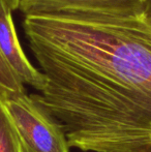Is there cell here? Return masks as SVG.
I'll list each match as a JSON object with an SVG mask.
<instances>
[{
	"label": "cell",
	"instance_id": "cell-3",
	"mask_svg": "<svg viewBox=\"0 0 151 152\" xmlns=\"http://www.w3.org/2000/svg\"><path fill=\"white\" fill-rule=\"evenodd\" d=\"M143 0H19L25 17L64 14L131 15L142 12Z\"/></svg>",
	"mask_w": 151,
	"mask_h": 152
},
{
	"label": "cell",
	"instance_id": "cell-8",
	"mask_svg": "<svg viewBox=\"0 0 151 152\" xmlns=\"http://www.w3.org/2000/svg\"><path fill=\"white\" fill-rule=\"evenodd\" d=\"M4 3L10 8V10H18L19 6V0H3Z\"/></svg>",
	"mask_w": 151,
	"mask_h": 152
},
{
	"label": "cell",
	"instance_id": "cell-6",
	"mask_svg": "<svg viewBox=\"0 0 151 152\" xmlns=\"http://www.w3.org/2000/svg\"><path fill=\"white\" fill-rule=\"evenodd\" d=\"M22 93H26L24 84L0 53V97Z\"/></svg>",
	"mask_w": 151,
	"mask_h": 152
},
{
	"label": "cell",
	"instance_id": "cell-5",
	"mask_svg": "<svg viewBox=\"0 0 151 152\" xmlns=\"http://www.w3.org/2000/svg\"><path fill=\"white\" fill-rule=\"evenodd\" d=\"M0 152H29L0 100Z\"/></svg>",
	"mask_w": 151,
	"mask_h": 152
},
{
	"label": "cell",
	"instance_id": "cell-1",
	"mask_svg": "<svg viewBox=\"0 0 151 152\" xmlns=\"http://www.w3.org/2000/svg\"><path fill=\"white\" fill-rule=\"evenodd\" d=\"M47 78L32 97L85 152H151V21L131 15L25 17Z\"/></svg>",
	"mask_w": 151,
	"mask_h": 152
},
{
	"label": "cell",
	"instance_id": "cell-7",
	"mask_svg": "<svg viewBox=\"0 0 151 152\" xmlns=\"http://www.w3.org/2000/svg\"><path fill=\"white\" fill-rule=\"evenodd\" d=\"M143 10L145 16L151 21V0H144Z\"/></svg>",
	"mask_w": 151,
	"mask_h": 152
},
{
	"label": "cell",
	"instance_id": "cell-2",
	"mask_svg": "<svg viewBox=\"0 0 151 152\" xmlns=\"http://www.w3.org/2000/svg\"><path fill=\"white\" fill-rule=\"evenodd\" d=\"M29 152H69L63 128L27 93L0 97Z\"/></svg>",
	"mask_w": 151,
	"mask_h": 152
},
{
	"label": "cell",
	"instance_id": "cell-4",
	"mask_svg": "<svg viewBox=\"0 0 151 152\" xmlns=\"http://www.w3.org/2000/svg\"><path fill=\"white\" fill-rule=\"evenodd\" d=\"M0 53L23 84L42 92L47 87V78L31 64L17 35L12 10L0 0Z\"/></svg>",
	"mask_w": 151,
	"mask_h": 152
},
{
	"label": "cell",
	"instance_id": "cell-9",
	"mask_svg": "<svg viewBox=\"0 0 151 152\" xmlns=\"http://www.w3.org/2000/svg\"><path fill=\"white\" fill-rule=\"evenodd\" d=\"M143 1H144V0H143Z\"/></svg>",
	"mask_w": 151,
	"mask_h": 152
}]
</instances>
